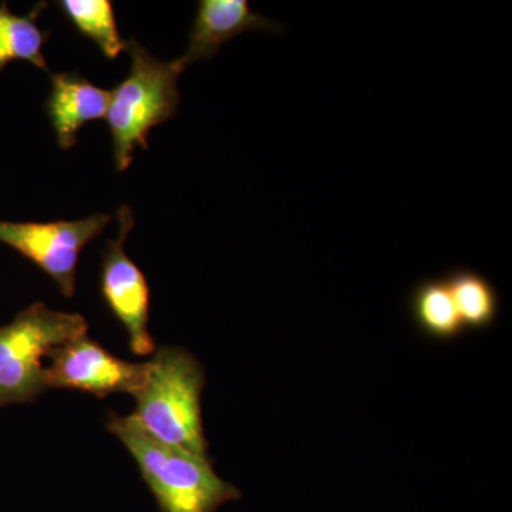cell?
Returning <instances> with one entry per match:
<instances>
[{
	"label": "cell",
	"mask_w": 512,
	"mask_h": 512,
	"mask_svg": "<svg viewBox=\"0 0 512 512\" xmlns=\"http://www.w3.org/2000/svg\"><path fill=\"white\" fill-rule=\"evenodd\" d=\"M146 383L134 394V417L158 440L211 458L202 423L201 397L207 377L200 360L183 348L156 349Z\"/></svg>",
	"instance_id": "2"
},
{
	"label": "cell",
	"mask_w": 512,
	"mask_h": 512,
	"mask_svg": "<svg viewBox=\"0 0 512 512\" xmlns=\"http://www.w3.org/2000/svg\"><path fill=\"white\" fill-rule=\"evenodd\" d=\"M409 312L416 329L434 342H453L466 332L443 276L413 286Z\"/></svg>",
	"instance_id": "10"
},
{
	"label": "cell",
	"mask_w": 512,
	"mask_h": 512,
	"mask_svg": "<svg viewBox=\"0 0 512 512\" xmlns=\"http://www.w3.org/2000/svg\"><path fill=\"white\" fill-rule=\"evenodd\" d=\"M50 82L52 90L46 100V113L55 128L57 144L70 150L80 128L90 121L106 119L110 92L77 73L50 74Z\"/></svg>",
	"instance_id": "9"
},
{
	"label": "cell",
	"mask_w": 512,
	"mask_h": 512,
	"mask_svg": "<svg viewBox=\"0 0 512 512\" xmlns=\"http://www.w3.org/2000/svg\"><path fill=\"white\" fill-rule=\"evenodd\" d=\"M57 6L76 32L99 47L106 59H117L126 50L109 0H62Z\"/></svg>",
	"instance_id": "13"
},
{
	"label": "cell",
	"mask_w": 512,
	"mask_h": 512,
	"mask_svg": "<svg viewBox=\"0 0 512 512\" xmlns=\"http://www.w3.org/2000/svg\"><path fill=\"white\" fill-rule=\"evenodd\" d=\"M107 430L136 461L161 512H218L241 500V491L215 473L212 458L158 440L131 414L109 413Z\"/></svg>",
	"instance_id": "1"
},
{
	"label": "cell",
	"mask_w": 512,
	"mask_h": 512,
	"mask_svg": "<svg viewBox=\"0 0 512 512\" xmlns=\"http://www.w3.org/2000/svg\"><path fill=\"white\" fill-rule=\"evenodd\" d=\"M443 278L464 329L483 332L497 322L501 311L500 293L487 276L474 269L457 268Z\"/></svg>",
	"instance_id": "11"
},
{
	"label": "cell",
	"mask_w": 512,
	"mask_h": 512,
	"mask_svg": "<svg viewBox=\"0 0 512 512\" xmlns=\"http://www.w3.org/2000/svg\"><path fill=\"white\" fill-rule=\"evenodd\" d=\"M47 3L40 2L25 16L13 15L8 5H0V73L16 60L28 62L37 69L49 72L43 46L50 37L37 26V19L46 9Z\"/></svg>",
	"instance_id": "12"
},
{
	"label": "cell",
	"mask_w": 512,
	"mask_h": 512,
	"mask_svg": "<svg viewBox=\"0 0 512 512\" xmlns=\"http://www.w3.org/2000/svg\"><path fill=\"white\" fill-rule=\"evenodd\" d=\"M119 237L107 241L101 252L100 295L111 315L127 333L128 348L136 356L156 352V342L148 332L150 322V286L146 275L126 254L124 244L134 228L130 207L117 211Z\"/></svg>",
	"instance_id": "6"
},
{
	"label": "cell",
	"mask_w": 512,
	"mask_h": 512,
	"mask_svg": "<svg viewBox=\"0 0 512 512\" xmlns=\"http://www.w3.org/2000/svg\"><path fill=\"white\" fill-rule=\"evenodd\" d=\"M110 220L109 215L94 214L77 221H0V242L42 269L63 296L72 298L80 255Z\"/></svg>",
	"instance_id": "5"
},
{
	"label": "cell",
	"mask_w": 512,
	"mask_h": 512,
	"mask_svg": "<svg viewBox=\"0 0 512 512\" xmlns=\"http://www.w3.org/2000/svg\"><path fill=\"white\" fill-rule=\"evenodd\" d=\"M87 332L82 315L52 311L42 302L0 326V407L35 403L47 390L43 359Z\"/></svg>",
	"instance_id": "4"
},
{
	"label": "cell",
	"mask_w": 512,
	"mask_h": 512,
	"mask_svg": "<svg viewBox=\"0 0 512 512\" xmlns=\"http://www.w3.org/2000/svg\"><path fill=\"white\" fill-rule=\"evenodd\" d=\"M46 387L76 390L106 399L111 394L134 396L146 383L150 363H134L114 356L97 340L83 335L57 346L49 355Z\"/></svg>",
	"instance_id": "7"
},
{
	"label": "cell",
	"mask_w": 512,
	"mask_h": 512,
	"mask_svg": "<svg viewBox=\"0 0 512 512\" xmlns=\"http://www.w3.org/2000/svg\"><path fill=\"white\" fill-rule=\"evenodd\" d=\"M126 50L130 73L110 92L106 116L119 171L130 167L137 147L147 150L151 130L177 113L181 100L178 79L185 70L178 59L161 62L134 37L127 40Z\"/></svg>",
	"instance_id": "3"
},
{
	"label": "cell",
	"mask_w": 512,
	"mask_h": 512,
	"mask_svg": "<svg viewBox=\"0 0 512 512\" xmlns=\"http://www.w3.org/2000/svg\"><path fill=\"white\" fill-rule=\"evenodd\" d=\"M284 33L281 23L256 13L247 0H201L188 37L187 50L178 62L185 69L192 63L212 59L229 40L247 32Z\"/></svg>",
	"instance_id": "8"
}]
</instances>
